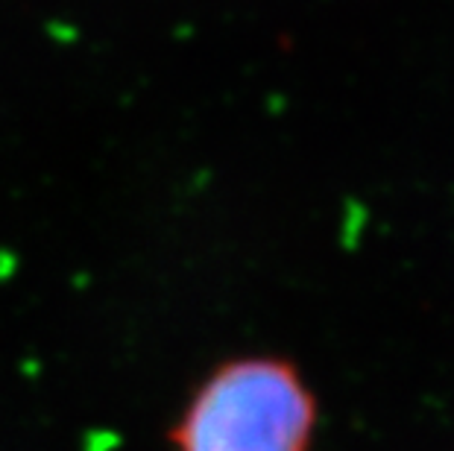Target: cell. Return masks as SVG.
<instances>
[{
  "label": "cell",
  "mask_w": 454,
  "mask_h": 451,
  "mask_svg": "<svg viewBox=\"0 0 454 451\" xmlns=\"http://www.w3.org/2000/svg\"><path fill=\"white\" fill-rule=\"evenodd\" d=\"M314 393L282 358L229 361L206 378L182 414L179 451H311Z\"/></svg>",
  "instance_id": "1"
}]
</instances>
